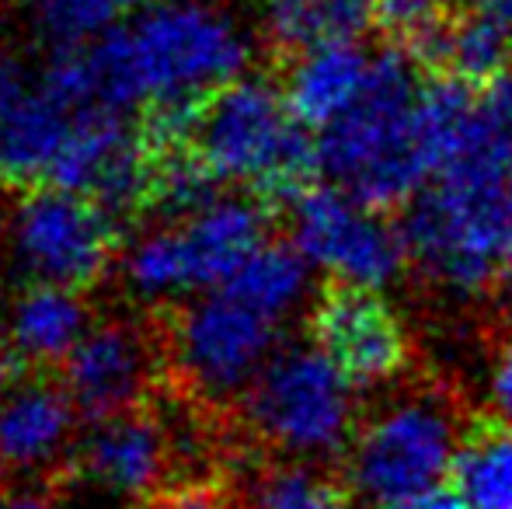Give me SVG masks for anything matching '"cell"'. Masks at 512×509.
<instances>
[{
    "mask_svg": "<svg viewBox=\"0 0 512 509\" xmlns=\"http://www.w3.org/2000/svg\"><path fill=\"white\" fill-rule=\"evenodd\" d=\"M401 231L411 262L443 293L474 297L502 276L512 258V70L474 91Z\"/></svg>",
    "mask_w": 512,
    "mask_h": 509,
    "instance_id": "1",
    "label": "cell"
},
{
    "mask_svg": "<svg viewBox=\"0 0 512 509\" xmlns=\"http://www.w3.org/2000/svg\"><path fill=\"white\" fill-rule=\"evenodd\" d=\"M248 63L244 25L209 0H164L88 42L95 102L115 116L133 105L203 109L216 91L248 77Z\"/></svg>",
    "mask_w": 512,
    "mask_h": 509,
    "instance_id": "2",
    "label": "cell"
},
{
    "mask_svg": "<svg viewBox=\"0 0 512 509\" xmlns=\"http://www.w3.org/2000/svg\"><path fill=\"white\" fill-rule=\"evenodd\" d=\"M422 98L425 81L411 56L401 49L377 53L356 109L317 133V168L373 210L411 203L436 171Z\"/></svg>",
    "mask_w": 512,
    "mask_h": 509,
    "instance_id": "3",
    "label": "cell"
},
{
    "mask_svg": "<svg viewBox=\"0 0 512 509\" xmlns=\"http://www.w3.org/2000/svg\"><path fill=\"white\" fill-rule=\"evenodd\" d=\"M189 147L216 182L244 185L262 199H297L310 189L317 140L293 116L269 77H241L199 109Z\"/></svg>",
    "mask_w": 512,
    "mask_h": 509,
    "instance_id": "4",
    "label": "cell"
},
{
    "mask_svg": "<svg viewBox=\"0 0 512 509\" xmlns=\"http://www.w3.org/2000/svg\"><path fill=\"white\" fill-rule=\"evenodd\" d=\"M244 426L279 461L314 464L349 454L359 433V387L317 346H283L241 401Z\"/></svg>",
    "mask_w": 512,
    "mask_h": 509,
    "instance_id": "5",
    "label": "cell"
},
{
    "mask_svg": "<svg viewBox=\"0 0 512 509\" xmlns=\"http://www.w3.org/2000/svg\"><path fill=\"white\" fill-rule=\"evenodd\" d=\"M464 436L450 398L439 391H401L359 426L342 457V482L366 509L443 489Z\"/></svg>",
    "mask_w": 512,
    "mask_h": 509,
    "instance_id": "6",
    "label": "cell"
},
{
    "mask_svg": "<svg viewBox=\"0 0 512 509\" xmlns=\"http://www.w3.org/2000/svg\"><path fill=\"white\" fill-rule=\"evenodd\" d=\"M283 325L220 286L192 297L171 321V363L206 405L244 401L279 353Z\"/></svg>",
    "mask_w": 512,
    "mask_h": 509,
    "instance_id": "7",
    "label": "cell"
},
{
    "mask_svg": "<svg viewBox=\"0 0 512 509\" xmlns=\"http://www.w3.org/2000/svg\"><path fill=\"white\" fill-rule=\"evenodd\" d=\"M290 245L349 290L384 293L411 262L405 231L338 185H310L290 206Z\"/></svg>",
    "mask_w": 512,
    "mask_h": 509,
    "instance_id": "8",
    "label": "cell"
},
{
    "mask_svg": "<svg viewBox=\"0 0 512 509\" xmlns=\"http://www.w3.org/2000/svg\"><path fill=\"white\" fill-rule=\"evenodd\" d=\"M7 248L35 283L84 290L115 258V217L74 192L35 189L11 210Z\"/></svg>",
    "mask_w": 512,
    "mask_h": 509,
    "instance_id": "9",
    "label": "cell"
},
{
    "mask_svg": "<svg viewBox=\"0 0 512 509\" xmlns=\"http://www.w3.org/2000/svg\"><path fill=\"white\" fill-rule=\"evenodd\" d=\"M310 332L359 391L394 384L411 363L408 328L384 293L335 286L314 304Z\"/></svg>",
    "mask_w": 512,
    "mask_h": 509,
    "instance_id": "10",
    "label": "cell"
},
{
    "mask_svg": "<svg viewBox=\"0 0 512 509\" xmlns=\"http://www.w3.org/2000/svg\"><path fill=\"white\" fill-rule=\"evenodd\" d=\"M63 387L91 422L143 408L157 384V346L133 321L95 325L63 363Z\"/></svg>",
    "mask_w": 512,
    "mask_h": 509,
    "instance_id": "11",
    "label": "cell"
},
{
    "mask_svg": "<svg viewBox=\"0 0 512 509\" xmlns=\"http://www.w3.org/2000/svg\"><path fill=\"white\" fill-rule=\"evenodd\" d=\"M77 415L67 387L46 377L0 394V478L49 489L77 450Z\"/></svg>",
    "mask_w": 512,
    "mask_h": 509,
    "instance_id": "12",
    "label": "cell"
},
{
    "mask_svg": "<svg viewBox=\"0 0 512 509\" xmlns=\"http://www.w3.org/2000/svg\"><path fill=\"white\" fill-rule=\"evenodd\" d=\"M171 224L189 269L192 297L227 286L258 248L269 245L265 206L248 196H213L203 210Z\"/></svg>",
    "mask_w": 512,
    "mask_h": 509,
    "instance_id": "13",
    "label": "cell"
},
{
    "mask_svg": "<svg viewBox=\"0 0 512 509\" xmlns=\"http://www.w3.org/2000/svg\"><path fill=\"white\" fill-rule=\"evenodd\" d=\"M373 56L359 42H321L293 53L286 70V102L307 129L324 133L356 109L373 77Z\"/></svg>",
    "mask_w": 512,
    "mask_h": 509,
    "instance_id": "14",
    "label": "cell"
},
{
    "mask_svg": "<svg viewBox=\"0 0 512 509\" xmlns=\"http://www.w3.org/2000/svg\"><path fill=\"white\" fill-rule=\"evenodd\" d=\"M91 332V311L81 290L32 283L7 311V339L28 363H67Z\"/></svg>",
    "mask_w": 512,
    "mask_h": 509,
    "instance_id": "15",
    "label": "cell"
},
{
    "mask_svg": "<svg viewBox=\"0 0 512 509\" xmlns=\"http://www.w3.org/2000/svg\"><path fill=\"white\" fill-rule=\"evenodd\" d=\"M77 109H67L42 84L0 123V178L18 185L49 182L53 164L74 129Z\"/></svg>",
    "mask_w": 512,
    "mask_h": 509,
    "instance_id": "16",
    "label": "cell"
},
{
    "mask_svg": "<svg viewBox=\"0 0 512 509\" xmlns=\"http://www.w3.org/2000/svg\"><path fill=\"white\" fill-rule=\"evenodd\" d=\"M418 53L429 67L443 74V81L464 84L471 91L488 88L506 70H512V39L495 21L474 11L464 18H443L418 42Z\"/></svg>",
    "mask_w": 512,
    "mask_h": 509,
    "instance_id": "17",
    "label": "cell"
},
{
    "mask_svg": "<svg viewBox=\"0 0 512 509\" xmlns=\"http://www.w3.org/2000/svg\"><path fill=\"white\" fill-rule=\"evenodd\" d=\"M380 0H262V21L279 49L356 42L377 21Z\"/></svg>",
    "mask_w": 512,
    "mask_h": 509,
    "instance_id": "18",
    "label": "cell"
},
{
    "mask_svg": "<svg viewBox=\"0 0 512 509\" xmlns=\"http://www.w3.org/2000/svg\"><path fill=\"white\" fill-rule=\"evenodd\" d=\"M464 509H512V422H485L464 436L450 475Z\"/></svg>",
    "mask_w": 512,
    "mask_h": 509,
    "instance_id": "19",
    "label": "cell"
},
{
    "mask_svg": "<svg viewBox=\"0 0 512 509\" xmlns=\"http://www.w3.org/2000/svg\"><path fill=\"white\" fill-rule=\"evenodd\" d=\"M310 265L293 245L269 241L248 262L241 265L227 290H234L241 300H248L255 311L269 314L272 321L286 325L310 297Z\"/></svg>",
    "mask_w": 512,
    "mask_h": 509,
    "instance_id": "20",
    "label": "cell"
},
{
    "mask_svg": "<svg viewBox=\"0 0 512 509\" xmlns=\"http://www.w3.org/2000/svg\"><path fill=\"white\" fill-rule=\"evenodd\" d=\"M230 509H359L342 478L314 464L276 461L241 485Z\"/></svg>",
    "mask_w": 512,
    "mask_h": 509,
    "instance_id": "21",
    "label": "cell"
},
{
    "mask_svg": "<svg viewBox=\"0 0 512 509\" xmlns=\"http://www.w3.org/2000/svg\"><path fill=\"white\" fill-rule=\"evenodd\" d=\"M129 0H39V21L56 46H81L119 28Z\"/></svg>",
    "mask_w": 512,
    "mask_h": 509,
    "instance_id": "22",
    "label": "cell"
},
{
    "mask_svg": "<svg viewBox=\"0 0 512 509\" xmlns=\"http://www.w3.org/2000/svg\"><path fill=\"white\" fill-rule=\"evenodd\" d=\"M446 18V0H380L377 21L394 39L418 42Z\"/></svg>",
    "mask_w": 512,
    "mask_h": 509,
    "instance_id": "23",
    "label": "cell"
},
{
    "mask_svg": "<svg viewBox=\"0 0 512 509\" xmlns=\"http://www.w3.org/2000/svg\"><path fill=\"white\" fill-rule=\"evenodd\" d=\"M136 509H230V496L223 489H216L213 482L168 485V489H161Z\"/></svg>",
    "mask_w": 512,
    "mask_h": 509,
    "instance_id": "24",
    "label": "cell"
},
{
    "mask_svg": "<svg viewBox=\"0 0 512 509\" xmlns=\"http://www.w3.org/2000/svg\"><path fill=\"white\" fill-rule=\"evenodd\" d=\"M485 391H488V405H492L495 419L512 422V328L499 339V346H495Z\"/></svg>",
    "mask_w": 512,
    "mask_h": 509,
    "instance_id": "25",
    "label": "cell"
},
{
    "mask_svg": "<svg viewBox=\"0 0 512 509\" xmlns=\"http://www.w3.org/2000/svg\"><path fill=\"white\" fill-rule=\"evenodd\" d=\"M35 91V81L28 77V67L11 49H0V123Z\"/></svg>",
    "mask_w": 512,
    "mask_h": 509,
    "instance_id": "26",
    "label": "cell"
},
{
    "mask_svg": "<svg viewBox=\"0 0 512 509\" xmlns=\"http://www.w3.org/2000/svg\"><path fill=\"white\" fill-rule=\"evenodd\" d=\"M32 377V363L14 349V342L7 335H0V394L14 391L18 384H25Z\"/></svg>",
    "mask_w": 512,
    "mask_h": 509,
    "instance_id": "27",
    "label": "cell"
},
{
    "mask_svg": "<svg viewBox=\"0 0 512 509\" xmlns=\"http://www.w3.org/2000/svg\"><path fill=\"white\" fill-rule=\"evenodd\" d=\"M377 509H464V503H460L450 485H443V489L422 492V496H411V499H398V503H387Z\"/></svg>",
    "mask_w": 512,
    "mask_h": 509,
    "instance_id": "28",
    "label": "cell"
},
{
    "mask_svg": "<svg viewBox=\"0 0 512 509\" xmlns=\"http://www.w3.org/2000/svg\"><path fill=\"white\" fill-rule=\"evenodd\" d=\"M471 7H474V14L495 21L512 39V0H471Z\"/></svg>",
    "mask_w": 512,
    "mask_h": 509,
    "instance_id": "29",
    "label": "cell"
},
{
    "mask_svg": "<svg viewBox=\"0 0 512 509\" xmlns=\"http://www.w3.org/2000/svg\"><path fill=\"white\" fill-rule=\"evenodd\" d=\"M4 509H56L49 489H14L7 492Z\"/></svg>",
    "mask_w": 512,
    "mask_h": 509,
    "instance_id": "30",
    "label": "cell"
},
{
    "mask_svg": "<svg viewBox=\"0 0 512 509\" xmlns=\"http://www.w3.org/2000/svg\"><path fill=\"white\" fill-rule=\"evenodd\" d=\"M499 283H502V293L512 300V258L506 262V269H502V276H499Z\"/></svg>",
    "mask_w": 512,
    "mask_h": 509,
    "instance_id": "31",
    "label": "cell"
},
{
    "mask_svg": "<svg viewBox=\"0 0 512 509\" xmlns=\"http://www.w3.org/2000/svg\"><path fill=\"white\" fill-rule=\"evenodd\" d=\"M4 503H7V489H4V478H0V509H4Z\"/></svg>",
    "mask_w": 512,
    "mask_h": 509,
    "instance_id": "32",
    "label": "cell"
}]
</instances>
